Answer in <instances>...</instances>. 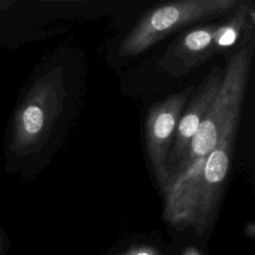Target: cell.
<instances>
[{
  "instance_id": "1",
  "label": "cell",
  "mask_w": 255,
  "mask_h": 255,
  "mask_svg": "<svg viewBox=\"0 0 255 255\" xmlns=\"http://www.w3.org/2000/svg\"><path fill=\"white\" fill-rule=\"evenodd\" d=\"M241 107L228 117L200 174L179 178L169 188L164 198V216L171 225L191 227L199 236L212 223L232 162Z\"/></svg>"
},
{
  "instance_id": "2",
  "label": "cell",
  "mask_w": 255,
  "mask_h": 255,
  "mask_svg": "<svg viewBox=\"0 0 255 255\" xmlns=\"http://www.w3.org/2000/svg\"><path fill=\"white\" fill-rule=\"evenodd\" d=\"M253 59L252 38L246 39L227 61L219 90L192 137L184 156L170 171L169 178L205 158L215 146L230 114L242 106ZM169 180V179H168Z\"/></svg>"
},
{
  "instance_id": "3",
  "label": "cell",
  "mask_w": 255,
  "mask_h": 255,
  "mask_svg": "<svg viewBox=\"0 0 255 255\" xmlns=\"http://www.w3.org/2000/svg\"><path fill=\"white\" fill-rule=\"evenodd\" d=\"M66 97L61 67H55L34 83L14 118L10 143L13 154L22 157L42 147L63 111Z\"/></svg>"
},
{
  "instance_id": "4",
  "label": "cell",
  "mask_w": 255,
  "mask_h": 255,
  "mask_svg": "<svg viewBox=\"0 0 255 255\" xmlns=\"http://www.w3.org/2000/svg\"><path fill=\"white\" fill-rule=\"evenodd\" d=\"M240 0H181L157 5L146 12L123 39L119 53L137 56L190 24L231 13Z\"/></svg>"
},
{
  "instance_id": "5",
  "label": "cell",
  "mask_w": 255,
  "mask_h": 255,
  "mask_svg": "<svg viewBox=\"0 0 255 255\" xmlns=\"http://www.w3.org/2000/svg\"><path fill=\"white\" fill-rule=\"evenodd\" d=\"M194 88L185 87L148 110L145 121V148L154 177L161 189L169 179L167 159L180 116L188 103Z\"/></svg>"
},
{
  "instance_id": "6",
  "label": "cell",
  "mask_w": 255,
  "mask_h": 255,
  "mask_svg": "<svg viewBox=\"0 0 255 255\" xmlns=\"http://www.w3.org/2000/svg\"><path fill=\"white\" fill-rule=\"evenodd\" d=\"M222 77L223 71L218 67H213L200 85L193 90L190 101L186 104L178 121L172 146L168 154L167 166L169 174L184 156L192 137L219 90Z\"/></svg>"
},
{
  "instance_id": "7",
  "label": "cell",
  "mask_w": 255,
  "mask_h": 255,
  "mask_svg": "<svg viewBox=\"0 0 255 255\" xmlns=\"http://www.w3.org/2000/svg\"><path fill=\"white\" fill-rule=\"evenodd\" d=\"M216 25L217 23L199 25L180 35L158 61V66L177 78L202 65L216 55L213 41Z\"/></svg>"
},
{
  "instance_id": "8",
  "label": "cell",
  "mask_w": 255,
  "mask_h": 255,
  "mask_svg": "<svg viewBox=\"0 0 255 255\" xmlns=\"http://www.w3.org/2000/svg\"><path fill=\"white\" fill-rule=\"evenodd\" d=\"M120 255H159V253L153 247L138 246V247H133Z\"/></svg>"
},
{
  "instance_id": "9",
  "label": "cell",
  "mask_w": 255,
  "mask_h": 255,
  "mask_svg": "<svg viewBox=\"0 0 255 255\" xmlns=\"http://www.w3.org/2000/svg\"><path fill=\"white\" fill-rule=\"evenodd\" d=\"M182 255H201V254H200V252L196 248H194V247H187L183 251Z\"/></svg>"
},
{
  "instance_id": "10",
  "label": "cell",
  "mask_w": 255,
  "mask_h": 255,
  "mask_svg": "<svg viewBox=\"0 0 255 255\" xmlns=\"http://www.w3.org/2000/svg\"><path fill=\"white\" fill-rule=\"evenodd\" d=\"M2 247H3V239H2V236L0 234V252L2 251Z\"/></svg>"
}]
</instances>
